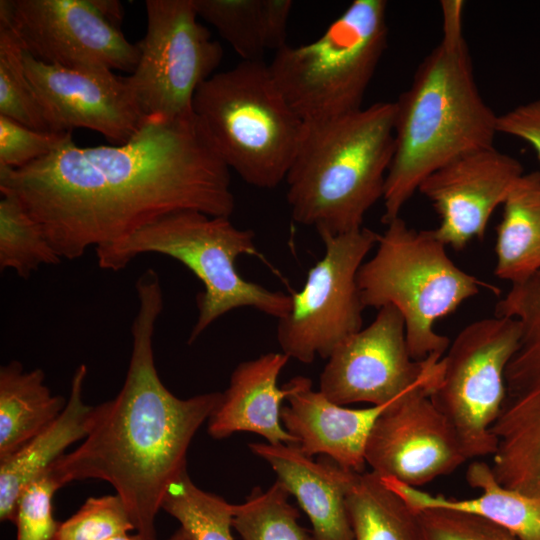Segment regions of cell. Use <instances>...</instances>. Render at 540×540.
Masks as SVG:
<instances>
[{"label": "cell", "instance_id": "obj_1", "mask_svg": "<svg viewBox=\"0 0 540 540\" xmlns=\"http://www.w3.org/2000/svg\"><path fill=\"white\" fill-rule=\"evenodd\" d=\"M229 170L194 113L151 116L124 144L80 147L70 137L29 165L0 168V191L73 260L174 212L230 217Z\"/></svg>", "mask_w": 540, "mask_h": 540}, {"label": "cell", "instance_id": "obj_2", "mask_svg": "<svg viewBox=\"0 0 540 540\" xmlns=\"http://www.w3.org/2000/svg\"><path fill=\"white\" fill-rule=\"evenodd\" d=\"M138 309L125 381L111 400L94 406L83 442L48 470L59 485L97 479L112 485L143 540H157L156 517L172 481L187 468V451L222 392L182 399L162 383L154 362L153 335L164 299L157 272L135 284Z\"/></svg>", "mask_w": 540, "mask_h": 540}, {"label": "cell", "instance_id": "obj_3", "mask_svg": "<svg viewBox=\"0 0 540 540\" xmlns=\"http://www.w3.org/2000/svg\"><path fill=\"white\" fill-rule=\"evenodd\" d=\"M464 2L441 1L442 37L395 101L394 153L383 195V222L434 171L467 153L494 146L497 114L477 86L464 37Z\"/></svg>", "mask_w": 540, "mask_h": 540}, {"label": "cell", "instance_id": "obj_4", "mask_svg": "<svg viewBox=\"0 0 540 540\" xmlns=\"http://www.w3.org/2000/svg\"><path fill=\"white\" fill-rule=\"evenodd\" d=\"M395 101L336 118L304 122L285 181L296 223L319 235L362 228L383 198L394 153Z\"/></svg>", "mask_w": 540, "mask_h": 540}, {"label": "cell", "instance_id": "obj_5", "mask_svg": "<svg viewBox=\"0 0 540 540\" xmlns=\"http://www.w3.org/2000/svg\"><path fill=\"white\" fill-rule=\"evenodd\" d=\"M100 268L124 269L135 257L158 253L176 259L202 282L198 318L188 339L195 341L214 321L242 307L280 319L290 310L291 295L245 280L237 271L239 256L260 257L251 229L236 227L229 217L193 210L165 215L128 237L95 248Z\"/></svg>", "mask_w": 540, "mask_h": 540}, {"label": "cell", "instance_id": "obj_6", "mask_svg": "<svg viewBox=\"0 0 540 540\" xmlns=\"http://www.w3.org/2000/svg\"><path fill=\"white\" fill-rule=\"evenodd\" d=\"M193 113L215 151L247 184L273 189L285 181L304 122L263 60L240 61L197 89Z\"/></svg>", "mask_w": 540, "mask_h": 540}, {"label": "cell", "instance_id": "obj_7", "mask_svg": "<svg viewBox=\"0 0 540 540\" xmlns=\"http://www.w3.org/2000/svg\"><path fill=\"white\" fill-rule=\"evenodd\" d=\"M379 235L373 257L357 284L365 307L391 305L401 314L410 356L443 355L450 339L437 333V320L453 313L481 288L496 290L459 268L431 230H416L399 216Z\"/></svg>", "mask_w": 540, "mask_h": 540}, {"label": "cell", "instance_id": "obj_8", "mask_svg": "<svg viewBox=\"0 0 540 540\" xmlns=\"http://www.w3.org/2000/svg\"><path fill=\"white\" fill-rule=\"evenodd\" d=\"M387 39V2L354 0L316 40L275 51L268 67L303 122L336 118L362 108Z\"/></svg>", "mask_w": 540, "mask_h": 540}, {"label": "cell", "instance_id": "obj_9", "mask_svg": "<svg viewBox=\"0 0 540 540\" xmlns=\"http://www.w3.org/2000/svg\"><path fill=\"white\" fill-rule=\"evenodd\" d=\"M520 338V324L497 316L474 321L450 342L431 401L455 430L469 459L493 456L491 428L506 395L505 371Z\"/></svg>", "mask_w": 540, "mask_h": 540}, {"label": "cell", "instance_id": "obj_10", "mask_svg": "<svg viewBox=\"0 0 540 540\" xmlns=\"http://www.w3.org/2000/svg\"><path fill=\"white\" fill-rule=\"evenodd\" d=\"M325 252L308 271L303 288L291 295L289 312L278 319L282 353L309 364L328 359L347 338L362 329L357 274L379 234L369 228L320 235Z\"/></svg>", "mask_w": 540, "mask_h": 540}, {"label": "cell", "instance_id": "obj_11", "mask_svg": "<svg viewBox=\"0 0 540 540\" xmlns=\"http://www.w3.org/2000/svg\"><path fill=\"white\" fill-rule=\"evenodd\" d=\"M495 315L520 324L505 371L506 395L491 431L497 439L492 471L505 487L540 497V272L511 284Z\"/></svg>", "mask_w": 540, "mask_h": 540}, {"label": "cell", "instance_id": "obj_12", "mask_svg": "<svg viewBox=\"0 0 540 540\" xmlns=\"http://www.w3.org/2000/svg\"><path fill=\"white\" fill-rule=\"evenodd\" d=\"M147 27L128 76L146 117L193 114L198 87L222 61L223 48L199 22L193 0H147Z\"/></svg>", "mask_w": 540, "mask_h": 540}, {"label": "cell", "instance_id": "obj_13", "mask_svg": "<svg viewBox=\"0 0 540 540\" xmlns=\"http://www.w3.org/2000/svg\"><path fill=\"white\" fill-rule=\"evenodd\" d=\"M4 16L35 59L79 70L132 73L139 49L121 31L116 0H1Z\"/></svg>", "mask_w": 540, "mask_h": 540}, {"label": "cell", "instance_id": "obj_14", "mask_svg": "<svg viewBox=\"0 0 540 540\" xmlns=\"http://www.w3.org/2000/svg\"><path fill=\"white\" fill-rule=\"evenodd\" d=\"M443 355L414 360L404 320L387 305L364 329L343 341L327 359L319 391L339 405L391 403L420 388L433 391L443 374Z\"/></svg>", "mask_w": 540, "mask_h": 540}, {"label": "cell", "instance_id": "obj_15", "mask_svg": "<svg viewBox=\"0 0 540 540\" xmlns=\"http://www.w3.org/2000/svg\"><path fill=\"white\" fill-rule=\"evenodd\" d=\"M431 394L427 388L414 390L378 417L365 447V462L372 472L419 488L468 460Z\"/></svg>", "mask_w": 540, "mask_h": 540}, {"label": "cell", "instance_id": "obj_16", "mask_svg": "<svg viewBox=\"0 0 540 540\" xmlns=\"http://www.w3.org/2000/svg\"><path fill=\"white\" fill-rule=\"evenodd\" d=\"M25 70L53 132L85 128L115 145L143 126L128 77L109 70H79L41 62L24 50Z\"/></svg>", "mask_w": 540, "mask_h": 540}, {"label": "cell", "instance_id": "obj_17", "mask_svg": "<svg viewBox=\"0 0 540 540\" xmlns=\"http://www.w3.org/2000/svg\"><path fill=\"white\" fill-rule=\"evenodd\" d=\"M523 174L517 159L494 146L462 155L434 171L418 188L440 218L432 229L434 236L456 250L483 239L491 215Z\"/></svg>", "mask_w": 540, "mask_h": 540}, {"label": "cell", "instance_id": "obj_18", "mask_svg": "<svg viewBox=\"0 0 540 540\" xmlns=\"http://www.w3.org/2000/svg\"><path fill=\"white\" fill-rule=\"evenodd\" d=\"M287 383L290 393L287 404L281 408V421L287 432L296 438L300 449L309 457L325 455L348 470L364 472L370 431L378 417L395 401L354 409L336 404L320 391L313 390L312 381L307 377L296 376Z\"/></svg>", "mask_w": 540, "mask_h": 540}, {"label": "cell", "instance_id": "obj_19", "mask_svg": "<svg viewBox=\"0 0 540 540\" xmlns=\"http://www.w3.org/2000/svg\"><path fill=\"white\" fill-rule=\"evenodd\" d=\"M249 448L296 498L317 540H354L346 498L359 473L329 457L314 461L297 444L250 443Z\"/></svg>", "mask_w": 540, "mask_h": 540}, {"label": "cell", "instance_id": "obj_20", "mask_svg": "<svg viewBox=\"0 0 540 540\" xmlns=\"http://www.w3.org/2000/svg\"><path fill=\"white\" fill-rule=\"evenodd\" d=\"M290 358L270 352L244 361L233 370L228 388L209 417L207 431L214 439L236 432L255 433L270 444H298L281 421L288 383L278 387V377Z\"/></svg>", "mask_w": 540, "mask_h": 540}, {"label": "cell", "instance_id": "obj_21", "mask_svg": "<svg viewBox=\"0 0 540 540\" xmlns=\"http://www.w3.org/2000/svg\"><path fill=\"white\" fill-rule=\"evenodd\" d=\"M87 366L79 365L62 413L9 458L0 461V520L14 522L18 500L31 483L43 476L65 450L88 435L94 406L83 401Z\"/></svg>", "mask_w": 540, "mask_h": 540}, {"label": "cell", "instance_id": "obj_22", "mask_svg": "<svg viewBox=\"0 0 540 540\" xmlns=\"http://www.w3.org/2000/svg\"><path fill=\"white\" fill-rule=\"evenodd\" d=\"M380 479L414 511L443 508L466 512L505 528L518 540H540V497L503 486L496 479L491 465L483 461H474L467 468L468 484L481 491L478 497L470 499L433 495L391 477Z\"/></svg>", "mask_w": 540, "mask_h": 540}, {"label": "cell", "instance_id": "obj_23", "mask_svg": "<svg viewBox=\"0 0 540 540\" xmlns=\"http://www.w3.org/2000/svg\"><path fill=\"white\" fill-rule=\"evenodd\" d=\"M67 400L53 395L45 373L25 371L18 361L0 368V461L24 447L64 410Z\"/></svg>", "mask_w": 540, "mask_h": 540}, {"label": "cell", "instance_id": "obj_24", "mask_svg": "<svg viewBox=\"0 0 540 540\" xmlns=\"http://www.w3.org/2000/svg\"><path fill=\"white\" fill-rule=\"evenodd\" d=\"M502 208L494 273L511 284L520 283L540 272V172L524 173Z\"/></svg>", "mask_w": 540, "mask_h": 540}, {"label": "cell", "instance_id": "obj_25", "mask_svg": "<svg viewBox=\"0 0 540 540\" xmlns=\"http://www.w3.org/2000/svg\"><path fill=\"white\" fill-rule=\"evenodd\" d=\"M346 507L354 540H424L418 513L372 471L358 474Z\"/></svg>", "mask_w": 540, "mask_h": 540}, {"label": "cell", "instance_id": "obj_26", "mask_svg": "<svg viewBox=\"0 0 540 540\" xmlns=\"http://www.w3.org/2000/svg\"><path fill=\"white\" fill-rule=\"evenodd\" d=\"M289 492L276 480L267 490L252 489L241 504H233L232 526L242 540H317L298 523L299 512Z\"/></svg>", "mask_w": 540, "mask_h": 540}, {"label": "cell", "instance_id": "obj_27", "mask_svg": "<svg viewBox=\"0 0 540 540\" xmlns=\"http://www.w3.org/2000/svg\"><path fill=\"white\" fill-rule=\"evenodd\" d=\"M0 268L28 279L42 265H54L61 257L39 224L12 194L1 193Z\"/></svg>", "mask_w": 540, "mask_h": 540}, {"label": "cell", "instance_id": "obj_28", "mask_svg": "<svg viewBox=\"0 0 540 540\" xmlns=\"http://www.w3.org/2000/svg\"><path fill=\"white\" fill-rule=\"evenodd\" d=\"M161 509L174 517L192 540H234L233 504L196 486L187 468L169 485Z\"/></svg>", "mask_w": 540, "mask_h": 540}, {"label": "cell", "instance_id": "obj_29", "mask_svg": "<svg viewBox=\"0 0 540 540\" xmlns=\"http://www.w3.org/2000/svg\"><path fill=\"white\" fill-rule=\"evenodd\" d=\"M199 19L212 25L242 61L263 60L268 50L264 0H193Z\"/></svg>", "mask_w": 540, "mask_h": 540}, {"label": "cell", "instance_id": "obj_30", "mask_svg": "<svg viewBox=\"0 0 540 540\" xmlns=\"http://www.w3.org/2000/svg\"><path fill=\"white\" fill-rule=\"evenodd\" d=\"M23 54L18 36L0 15V115L36 130L53 132L27 76Z\"/></svg>", "mask_w": 540, "mask_h": 540}, {"label": "cell", "instance_id": "obj_31", "mask_svg": "<svg viewBox=\"0 0 540 540\" xmlns=\"http://www.w3.org/2000/svg\"><path fill=\"white\" fill-rule=\"evenodd\" d=\"M135 530L119 495L90 497L71 517L60 522L55 540H107Z\"/></svg>", "mask_w": 540, "mask_h": 540}, {"label": "cell", "instance_id": "obj_32", "mask_svg": "<svg viewBox=\"0 0 540 540\" xmlns=\"http://www.w3.org/2000/svg\"><path fill=\"white\" fill-rule=\"evenodd\" d=\"M61 486L47 471L22 492L14 524L16 540H55L60 522L53 513V496Z\"/></svg>", "mask_w": 540, "mask_h": 540}, {"label": "cell", "instance_id": "obj_33", "mask_svg": "<svg viewBox=\"0 0 540 540\" xmlns=\"http://www.w3.org/2000/svg\"><path fill=\"white\" fill-rule=\"evenodd\" d=\"M71 132L40 131L0 115V168L18 169L47 157Z\"/></svg>", "mask_w": 540, "mask_h": 540}, {"label": "cell", "instance_id": "obj_34", "mask_svg": "<svg viewBox=\"0 0 540 540\" xmlns=\"http://www.w3.org/2000/svg\"><path fill=\"white\" fill-rule=\"evenodd\" d=\"M416 512L424 540H518L505 528L474 514L443 508Z\"/></svg>", "mask_w": 540, "mask_h": 540}, {"label": "cell", "instance_id": "obj_35", "mask_svg": "<svg viewBox=\"0 0 540 540\" xmlns=\"http://www.w3.org/2000/svg\"><path fill=\"white\" fill-rule=\"evenodd\" d=\"M497 132L527 142L540 161V97L498 115Z\"/></svg>", "mask_w": 540, "mask_h": 540}, {"label": "cell", "instance_id": "obj_36", "mask_svg": "<svg viewBox=\"0 0 540 540\" xmlns=\"http://www.w3.org/2000/svg\"><path fill=\"white\" fill-rule=\"evenodd\" d=\"M268 31V47L277 51L287 44V26L293 2L291 0H264Z\"/></svg>", "mask_w": 540, "mask_h": 540}, {"label": "cell", "instance_id": "obj_37", "mask_svg": "<svg viewBox=\"0 0 540 540\" xmlns=\"http://www.w3.org/2000/svg\"><path fill=\"white\" fill-rule=\"evenodd\" d=\"M107 540H143V538L140 535H138L137 533L132 534V535H130L129 533H125V534H121V535L111 537V538H109Z\"/></svg>", "mask_w": 540, "mask_h": 540}, {"label": "cell", "instance_id": "obj_38", "mask_svg": "<svg viewBox=\"0 0 540 540\" xmlns=\"http://www.w3.org/2000/svg\"><path fill=\"white\" fill-rule=\"evenodd\" d=\"M166 540H192L182 528H179Z\"/></svg>", "mask_w": 540, "mask_h": 540}]
</instances>
